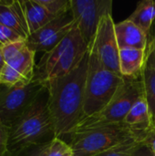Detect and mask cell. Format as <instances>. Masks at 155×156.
<instances>
[{
    "label": "cell",
    "mask_w": 155,
    "mask_h": 156,
    "mask_svg": "<svg viewBox=\"0 0 155 156\" xmlns=\"http://www.w3.org/2000/svg\"><path fill=\"white\" fill-rule=\"evenodd\" d=\"M88 63L89 49L71 72L46 84L48 109L58 138L69 136L82 117Z\"/></svg>",
    "instance_id": "obj_1"
},
{
    "label": "cell",
    "mask_w": 155,
    "mask_h": 156,
    "mask_svg": "<svg viewBox=\"0 0 155 156\" xmlns=\"http://www.w3.org/2000/svg\"><path fill=\"white\" fill-rule=\"evenodd\" d=\"M55 137L46 87L32 105L8 129L5 156L14 155L31 146L50 143Z\"/></svg>",
    "instance_id": "obj_2"
},
{
    "label": "cell",
    "mask_w": 155,
    "mask_h": 156,
    "mask_svg": "<svg viewBox=\"0 0 155 156\" xmlns=\"http://www.w3.org/2000/svg\"><path fill=\"white\" fill-rule=\"evenodd\" d=\"M88 45L75 26L50 51L44 53L36 65L34 80L47 84L71 72L88 53Z\"/></svg>",
    "instance_id": "obj_3"
},
{
    "label": "cell",
    "mask_w": 155,
    "mask_h": 156,
    "mask_svg": "<svg viewBox=\"0 0 155 156\" xmlns=\"http://www.w3.org/2000/svg\"><path fill=\"white\" fill-rule=\"evenodd\" d=\"M125 78L108 69L96 53L89 48V63L85 84L82 118L103 110L114 97Z\"/></svg>",
    "instance_id": "obj_4"
},
{
    "label": "cell",
    "mask_w": 155,
    "mask_h": 156,
    "mask_svg": "<svg viewBox=\"0 0 155 156\" xmlns=\"http://www.w3.org/2000/svg\"><path fill=\"white\" fill-rule=\"evenodd\" d=\"M143 96L142 75L137 78H125L123 84L109 104L100 112L80 119L71 133L123 122L133 104Z\"/></svg>",
    "instance_id": "obj_5"
},
{
    "label": "cell",
    "mask_w": 155,
    "mask_h": 156,
    "mask_svg": "<svg viewBox=\"0 0 155 156\" xmlns=\"http://www.w3.org/2000/svg\"><path fill=\"white\" fill-rule=\"evenodd\" d=\"M74 156H94L134 136L124 123L106 125L73 133L69 135Z\"/></svg>",
    "instance_id": "obj_6"
},
{
    "label": "cell",
    "mask_w": 155,
    "mask_h": 156,
    "mask_svg": "<svg viewBox=\"0 0 155 156\" xmlns=\"http://www.w3.org/2000/svg\"><path fill=\"white\" fill-rule=\"evenodd\" d=\"M46 85L32 80L20 82L13 87L0 89V118L9 129L11 125L32 105Z\"/></svg>",
    "instance_id": "obj_7"
},
{
    "label": "cell",
    "mask_w": 155,
    "mask_h": 156,
    "mask_svg": "<svg viewBox=\"0 0 155 156\" xmlns=\"http://www.w3.org/2000/svg\"><path fill=\"white\" fill-rule=\"evenodd\" d=\"M70 11L75 26L89 46L93 39L101 18L111 14V0H70Z\"/></svg>",
    "instance_id": "obj_8"
},
{
    "label": "cell",
    "mask_w": 155,
    "mask_h": 156,
    "mask_svg": "<svg viewBox=\"0 0 155 156\" xmlns=\"http://www.w3.org/2000/svg\"><path fill=\"white\" fill-rule=\"evenodd\" d=\"M88 48L96 53L101 63L108 69L122 75L119 59L120 48L115 34V23L111 14H107L101 18L96 34L89 44Z\"/></svg>",
    "instance_id": "obj_9"
},
{
    "label": "cell",
    "mask_w": 155,
    "mask_h": 156,
    "mask_svg": "<svg viewBox=\"0 0 155 156\" xmlns=\"http://www.w3.org/2000/svg\"><path fill=\"white\" fill-rule=\"evenodd\" d=\"M75 27L71 11L55 17L45 27L31 34L26 39L29 48L37 52H48L54 48Z\"/></svg>",
    "instance_id": "obj_10"
},
{
    "label": "cell",
    "mask_w": 155,
    "mask_h": 156,
    "mask_svg": "<svg viewBox=\"0 0 155 156\" xmlns=\"http://www.w3.org/2000/svg\"><path fill=\"white\" fill-rule=\"evenodd\" d=\"M115 34L119 48L146 49L149 43V36L128 18L120 23H115Z\"/></svg>",
    "instance_id": "obj_11"
},
{
    "label": "cell",
    "mask_w": 155,
    "mask_h": 156,
    "mask_svg": "<svg viewBox=\"0 0 155 156\" xmlns=\"http://www.w3.org/2000/svg\"><path fill=\"white\" fill-rule=\"evenodd\" d=\"M123 122L131 129L135 137L145 141L152 127L149 109L144 96L140 98L133 104Z\"/></svg>",
    "instance_id": "obj_12"
},
{
    "label": "cell",
    "mask_w": 155,
    "mask_h": 156,
    "mask_svg": "<svg viewBox=\"0 0 155 156\" xmlns=\"http://www.w3.org/2000/svg\"><path fill=\"white\" fill-rule=\"evenodd\" d=\"M146 49L132 48H120V71L124 78H137L143 73Z\"/></svg>",
    "instance_id": "obj_13"
},
{
    "label": "cell",
    "mask_w": 155,
    "mask_h": 156,
    "mask_svg": "<svg viewBox=\"0 0 155 156\" xmlns=\"http://www.w3.org/2000/svg\"><path fill=\"white\" fill-rule=\"evenodd\" d=\"M0 24L15 30L25 40L29 37V31L20 0H15L11 5H0Z\"/></svg>",
    "instance_id": "obj_14"
},
{
    "label": "cell",
    "mask_w": 155,
    "mask_h": 156,
    "mask_svg": "<svg viewBox=\"0 0 155 156\" xmlns=\"http://www.w3.org/2000/svg\"><path fill=\"white\" fill-rule=\"evenodd\" d=\"M20 2L28 27L29 36L57 17L41 5L37 0H20Z\"/></svg>",
    "instance_id": "obj_15"
},
{
    "label": "cell",
    "mask_w": 155,
    "mask_h": 156,
    "mask_svg": "<svg viewBox=\"0 0 155 156\" xmlns=\"http://www.w3.org/2000/svg\"><path fill=\"white\" fill-rule=\"evenodd\" d=\"M35 55L36 52L26 45L18 55L5 64L16 71L23 78L25 82L29 83L34 80L35 76Z\"/></svg>",
    "instance_id": "obj_16"
},
{
    "label": "cell",
    "mask_w": 155,
    "mask_h": 156,
    "mask_svg": "<svg viewBox=\"0 0 155 156\" xmlns=\"http://www.w3.org/2000/svg\"><path fill=\"white\" fill-rule=\"evenodd\" d=\"M128 19L141 27L149 36L155 20V1L143 0L139 2Z\"/></svg>",
    "instance_id": "obj_17"
},
{
    "label": "cell",
    "mask_w": 155,
    "mask_h": 156,
    "mask_svg": "<svg viewBox=\"0 0 155 156\" xmlns=\"http://www.w3.org/2000/svg\"><path fill=\"white\" fill-rule=\"evenodd\" d=\"M144 99L147 102L152 130L155 131V69L143 68L142 73Z\"/></svg>",
    "instance_id": "obj_18"
},
{
    "label": "cell",
    "mask_w": 155,
    "mask_h": 156,
    "mask_svg": "<svg viewBox=\"0 0 155 156\" xmlns=\"http://www.w3.org/2000/svg\"><path fill=\"white\" fill-rule=\"evenodd\" d=\"M144 142L145 141L135 136H132L129 139L108 149L107 151L94 156H132L136 149Z\"/></svg>",
    "instance_id": "obj_19"
},
{
    "label": "cell",
    "mask_w": 155,
    "mask_h": 156,
    "mask_svg": "<svg viewBox=\"0 0 155 156\" xmlns=\"http://www.w3.org/2000/svg\"><path fill=\"white\" fill-rule=\"evenodd\" d=\"M37 2L55 16L70 11V0H37Z\"/></svg>",
    "instance_id": "obj_20"
},
{
    "label": "cell",
    "mask_w": 155,
    "mask_h": 156,
    "mask_svg": "<svg viewBox=\"0 0 155 156\" xmlns=\"http://www.w3.org/2000/svg\"><path fill=\"white\" fill-rule=\"evenodd\" d=\"M47 156H74V154L69 143L55 137L49 144Z\"/></svg>",
    "instance_id": "obj_21"
},
{
    "label": "cell",
    "mask_w": 155,
    "mask_h": 156,
    "mask_svg": "<svg viewBox=\"0 0 155 156\" xmlns=\"http://www.w3.org/2000/svg\"><path fill=\"white\" fill-rule=\"evenodd\" d=\"M26 46V40H18V41H14V42L5 44V45H2L0 47V51L5 63L10 61L16 55H18L19 52Z\"/></svg>",
    "instance_id": "obj_22"
},
{
    "label": "cell",
    "mask_w": 155,
    "mask_h": 156,
    "mask_svg": "<svg viewBox=\"0 0 155 156\" xmlns=\"http://www.w3.org/2000/svg\"><path fill=\"white\" fill-rule=\"evenodd\" d=\"M25 40L18 35L15 30L0 24V47L2 45H5L14 41Z\"/></svg>",
    "instance_id": "obj_23"
},
{
    "label": "cell",
    "mask_w": 155,
    "mask_h": 156,
    "mask_svg": "<svg viewBox=\"0 0 155 156\" xmlns=\"http://www.w3.org/2000/svg\"><path fill=\"white\" fill-rule=\"evenodd\" d=\"M50 143L26 148L12 156H47Z\"/></svg>",
    "instance_id": "obj_24"
},
{
    "label": "cell",
    "mask_w": 155,
    "mask_h": 156,
    "mask_svg": "<svg viewBox=\"0 0 155 156\" xmlns=\"http://www.w3.org/2000/svg\"><path fill=\"white\" fill-rule=\"evenodd\" d=\"M144 67L155 69V36L149 41L146 48Z\"/></svg>",
    "instance_id": "obj_25"
},
{
    "label": "cell",
    "mask_w": 155,
    "mask_h": 156,
    "mask_svg": "<svg viewBox=\"0 0 155 156\" xmlns=\"http://www.w3.org/2000/svg\"><path fill=\"white\" fill-rule=\"evenodd\" d=\"M8 129L4 125L0 118V156H5Z\"/></svg>",
    "instance_id": "obj_26"
},
{
    "label": "cell",
    "mask_w": 155,
    "mask_h": 156,
    "mask_svg": "<svg viewBox=\"0 0 155 156\" xmlns=\"http://www.w3.org/2000/svg\"><path fill=\"white\" fill-rule=\"evenodd\" d=\"M132 156H155V154L152 148L144 142L136 149Z\"/></svg>",
    "instance_id": "obj_27"
},
{
    "label": "cell",
    "mask_w": 155,
    "mask_h": 156,
    "mask_svg": "<svg viewBox=\"0 0 155 156\" xmlns=\"http://www.w3.org/2000/svg\"><path fill=\"white\" fill-rule=\"evenodd\" d=\"M145 143L152 148L155 154V131L151 130L148 135L145 138Z\"/></svg>",
    "instance_id": "obj_28"
},
{
    "label": "cell",
    "mask_w": 155,
    "mask_h": 156,
    "mask_svg": "<svg viewBox=\"0 0 155 156\" xmlns=\"http://www.w3.org/2000/svg\"><path fill=\"white\" fill-rule=\"evenodd\" d=\"M5 66V59H4V58H3V56L1 54V51H0V73H1V71H2V69H4Z\"/></svg>",
    "instance_id": "obj_29"
},
{
    "label": "cell",
    "mask_w": 155,
    "mask_h": 156,
    "mask_svg": "<svg viewBox=\"0 0 155 156\" xmlns=\"http://www.w3.org/2000/svg\"><path fill=\"white\" fill-rule=\"evenodd\" d=\"M2 85V83H1V80H0V86Z\"/></svg>",
    "instance_id": "obj_30"
}]
</instances>
